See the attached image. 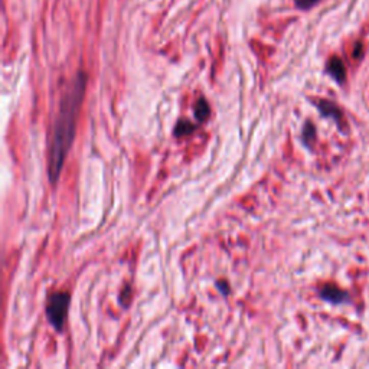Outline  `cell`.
<instances>
[{
	"label": "cell",
	"mask_w": 369,
	"mask_h": 369,
	"mask_svg": "<svg viewBox=\"0 0 369 369\" xmlns=\"http://www.w3.org/2000/svg\"><path fill=\"white\" fill-rule=\"evenodd\" d=\"M320 296L326 302H330V303L333 304L346 303L349 300V294L346 291H343V290L337 288L336 286H333V284H328V286H325V287L322 288Z\"/></svg>",
	"instance_id": "3"
},
{
	"label": "cell",
	"mask_w": 369,
	"mask_h": 369,
	"mask_svg": "<svg viewBox=\"0 0 369 369\" xmlns=\"http://www.w3.org/2000/svg\"><path fill=\"white\" fill-rule=\"evenodd\" d=\"M195 130V126L189 121H181V123L176 126V136H185V134H190V133Z\"/></svg>",
	"instance_id": "7"
},
{
	"label": "cell",
	"mask_w": 369,
	"mask_h": 369,
	"mask_svg": "<svg viewBox=\"0 0 369 369\" xmlns=\"http://www.w3.org/2000/svg\"><path fill=\"white\" fill-rule=\"evenodd\" d=\"M85 85H87V75L84 72H78L61 100L50 149V178L52 183L57 182L59 178L68 150L72 144L78 113H80L84 92H85Z\"/></svg>",
	"instance_id": "1"
},
{
	"label": "cell",
	"mask_w": 369,
	"mask_h": 369,
	"mask_svg": "<svg viewBox=\"0 0 369 369\" xmlns=\"http://www.w3.org/2000/svg\"><path fill=\"white\" fill-rule=\"evenodd\" d=\"M296 6L300 9H310L314 6L319 0H294Z\"/></svg>",
	"instance_id": "9"
},
{
	"label": "cell",
	"mask_w": 369,
	"mask_h": 369,
	"mask_svg": "<svg viewBox=\"0 0 369 369\" xmlns=\"http://www.w3.org/2000/svg\"><path fill=\"white\" fill-rule=\"evenodd\" d=\"M328 71L329 74L332 75L339 84L343 82L345 78H346V68H345L343 61H342L340 58L333 57L330 61H329Z\"/></svg>",
	"instance_id": "4"
},
{
	"label": "cell",
	"mask_w": 369,
	"mask_h": 369,
	"mask_svg": "<svg viewBox=\"0 0 369 369\" xmlns=\"http://www.w3.org/2000/svg\"><path fill=\"white\" fill-rule=\"evenodd\" d=\"M195 114H196V118L199 121H205L206 118L209 117V106L204 99L198 101L196 107H195Z\"/></svg>",
	"instance_id": "6"
},
{
	"label": "cell",
	"mask_w": 369,
	"mask_h": 369,
	"mask_svg": "<svg viewBox=\"0 0 369 369\" xmlns=\"http://www.w3.org/2000/svg\"><path fill=\"white\" fill-rule=\"evenodd\" d=\"M319 110L320 113L325 115V117H332V118L336 120L337 123L342 121V111H340V108L335 106L333 103H329V101H320Z\"/></svg>",
	"instance_id": "5"
},
{
	"label": "cell",
	"mask_w": 369,
	"mask_h": 369,
	"mask_svg": "<svg viewBox=\"0 0 369 369\" xmlns=\"http://www.w3.org/2000/svg\"><path fill=\"white\" fill-rule=\"evenodd\" d=\"M314 136H316V130H314V127H313V124L307 123L306 124V127H304L303 130V140L306 144H310V141L314 140Z\"/></svg>",
	"instance_id": "8"
},
{
	"label": "cell",
	"mask_w": 369,
	"mask_h": 369,
	"mask_svg": "<svg viewBox=\"0 0 369 369\" xmlns=\"http://www.w3.org/2000/svg\"><path fill=\"white\" fill-rule=\"evenodd\" d=\"M353 55H355L356 58L361 55V43H358V45H356V48H355V52H353Z\"/></svg>",
	"instance_id": "10"
},
{
	"label": "cell",
	"mask_w": 369,
	"mask_h": 369,
	"mask_svg": "<svg viewBox=\"0 0 369 369\" xmlns=\"http://www.w3.org/2000/svg\"><path fill=\"white\" fill-rule=\"evenodd\" d=\"M69 307V294L59 291L50 297L46 306V317L57 330H62L66 319V312Z\"/></svg>",
	"instance_id": "2"
}]
</instances>
